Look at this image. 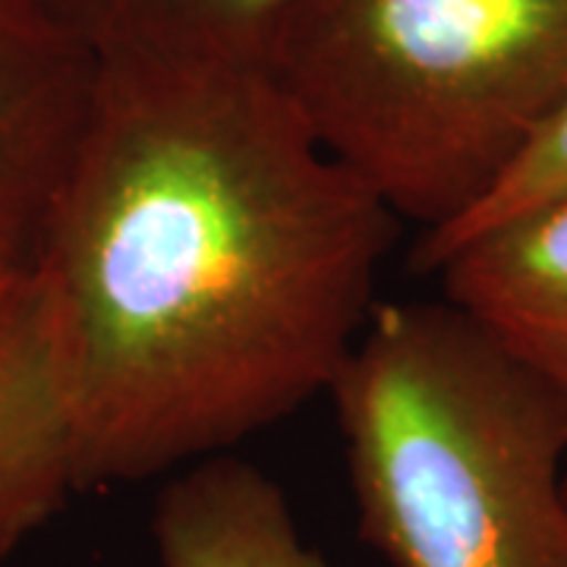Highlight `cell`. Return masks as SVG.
Instances as JSON below:
<instances>
[{"label": "cell", "instance_id": "9c48e42d", "mask_svg": "<svg viewBox=\"0 0 567 567\" xmlns=\"http://www.w3.org/2000/svg\"><path fill=\"white\" fill-rule=\"evenodd\" d=\"M567 199V107L551 121L546 133L536 140L520 162L511 167L505 181L488 193L473 212H466L457 224L439 234H423L420 246L413 249V268L435 271L447 252H454L466 240L486 234L498 224L514 221L520 215L539 212L546 205Z\"/></svg>", "mask_w": 567, "mask_h": 567}, {"label": "cell", "instance_id": "30bf717a", "mask_svg": "<svg viewBox=\"0 0 567 567\" xmlns=\"http://www.w3.org/2000/svg\"><path fill=\"white\" fill-rule=\"evenodd\" d=\"M565 486H567V483H565Z\"/></svg>", "mask_w": 567, "mask_h": 567}, {"label": "cell", "instance_id": "3957f363", "mask_svg": "<svg viewBox=\"0 0 567 567\" xmlns=\"http://www.w3.org/2000/svg\"><path fill=\"white\" fill-rule=\"evenodd\" d=\"M394 567H567V420L447 300L375 306L328 391Z\"/></svg>", "mask_w": 567, "mask_h": 567}, {"label": "cell", "instance_id": "277c9868", "mask_svg": "<svg viewBox=\"0 0 567 567\" xmlns=\"http://www.w3.org/2000/svg\"><path fill=\"white\" fill-rule=\"evenodd\" d=\"M99 76L95 51L44 0H0V249L32 259Z\"/></svg>", "mask_w": 567, "mask_h": 567}, {"label": "cell", "instance_id": "7a4b0ae2", "mask_svg": "<svg viewBox=\"0 0 567 567\" xmlns=\"http://www.w3.org/2000/svg\"><path fill=\"white\" fill-rule=\"evenodd\" d=\"M265 73L398 221L439 234L567 107V0H300Z\"/></svg>", "mask_w": 567, "mask_h": 567}, {"label": "cell", "instance_id": "5b68a950", "mask_svg": "<svg viewBox=\"0 0 567 567\" xmlns=\"http://www.w3.org/2000/svg\"><path fill=\"white\" fill-rule=\"evenodd\" d=\"M80 492L44 297L29 256L0 249V558Z\"/></svg>", "mask_w": 567, "mask_h": 567}, {"label": "cell", "instance_id": "6da1fadb", "mask_svg": "<svg viewBox=\"0 0 567 567\" xmlns=\"http://www.w3.org/2000/svg\"><path fill=\"white\" fill-rule=\"evenodd\" d=\"M398 224L262 66L102 63L32 252L80 492L218 457L328 394Z\"/></svg>", "mask_w": 567, "mask_h": 567}, {"label": "cell", "instance_id": "8992f818", "mask_svg": "<svg viewBox=\"0 0 567 567\" xmlns=\"http://www.w3.org/2000/svg\"><path fill=\"white\" fill-rule=\"evenodd\" d=\"M432 275L567 420V199L466 240Z\"/></svg>", "mask_w": 567, "mask_h": 567}, {"label": "cell", "instance_id": "ba28073f", "mask_svg": "<svg viewBox=\"0 0 567 567\" xmlns=\"http://www.w3.org/2000/svg\"><path fill=\"white\" fill-rule=\"evenodd\" d=\"M102 63L262 66L300 0H44Z\"/></svg>", "mask_w": 567, "mask_h": 567}, {"label": "cell", "instance_id": "52a82bcc", "mask_svg": "<svg viewBox=\"0 0 567 567\" xmlns=\"http://www.w3.org/2000/svg\"><path fill=\"white\" fill-rule=\"evenodd\" d=\"M152 539L162 567H331L281 486L227 454L177 470L155 498Z\"/></svg>", "mask_w": 567, "mask_h": 567}]
</instances>
